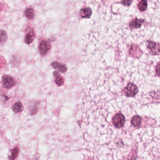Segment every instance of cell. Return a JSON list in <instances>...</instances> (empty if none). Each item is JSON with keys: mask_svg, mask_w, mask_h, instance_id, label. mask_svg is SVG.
Segmentation results:
<instances>
[{"mask_svg": "<svg viewBox=\"0 0 160 160\" xmlns=\"http://www.w3.org/2000/svg\"><path fill=\"white\" fill-rule=\"evenodd\" d=\"M25 15L27 18L30 19H33L34 16V11L33 9L28 8L25 11Z\"/></svg>", "mask_w": 160, "mask_h": 160, "instance_id": "cell-12", "label": "cell"}, {"mask_svg": "<svg viewBox=\"0 0 160 160\" xmlns=\"http://www.w3.org/2000/svg\"><path fill=\"white\" fill-rule=\"evenodd\" d=\"M147 3L146 1H141L139 2L138 5V8L141 11H145L147 9Z\"/></svg>", "mask_w": 160, "mask_h": 160, "instance_id": "cell-14", "label": "cell"}, {"mask_svg": "<svg viewBox=\"0 0 160 160\" xmlns=\"http://www.w3.org/2000/svg\"><path fill=\"white\" fill-rule=\"evenodd\" d=\"M3 86L7 89H9L16 84V80L9 75H4L2 78Z\"/></svg>", "mask_w": 160, "mask_h": 160, "instance_id": "cell-4", "label": "cell"}, {"mask_svg": "<svg viewBox=\"0 0 160 160\" xmlns=\"http://www.w3.org/2000/svg\"><path fill=\"white\" fill-rule=\"evenodd\" d=\"M35 38V33L34 30L32 28H30L28 32L25 35V42L26 44H29L34 41Z\"/></svg>", "mask_w": 160, "mask_h": 160, "instance_id": "cell-7", "label": "cell"}, {"mask_svg": "<svg viewBox=\"0 0 160 160\" xmlns=\"http://www.w3.org/2000/svg\"><path fill=\"white\" fill-rule=\"evenodd\" d=\"M51 64L54 69H57L61 73H64L67 70V67L65 64H62L56 61L53 62Z\"/></svg>", "mask_w": 160, "mask_h": 160, "instance_id": "cell-9", "label": "cell"}, {"mask_svg": "<svg viewBox=\"0 0 160 160\" xmlns=\"http://www.w3.org/2000/svg\"><path fill=\"white\" fill-rule=\"evenodd\" d=\"M56 79H55V82L56 83V85L59 86H63L64 84V80L63 77H61L60 75L56 76V77H55Z\"/></svg>", "mask_w": 160, "mask_h": 160, "instance_id": "cell-15", "label": "cell"}, {"mask_svg": "<svg viewBox=\"0 0 160 160\" xmlns=\"http://www.w3.org/2000/svg\"><path fill=\"white\" fill-rule=\"evenodd\" d=\"M132 125H133L134 127H137L140 125L141 122V117L140 116H135L133 117L131 120Z\"/></svg>", "mask_w": 160, "mask_h": 160, "instance_id": "cell-11", "label": "cell"}, {"mask_svg": "<svg viewBox=\"0 0 160 160\" xmlns=\"http://www.w3.org/2000/svg\"><path fill=\"white\" fill-rule=\"evenodd\" d=\"M137 86L133 83H129L123 91L124 94L127 97H134L138 92Z\"/></svg>", "mask_w": 160, "mask_h": 160, "instance_id": "cell-2", "label": "cell"}, {"mask_svg": "<svg viewBox=\"0 0 160 160\" xmlns=\"http://www.w3.org/2000/svg\"><path fill=\"white\" fill-rule=\"evenodd\" d=\"M51 43L48 40H42L40 42L39 45V50L42 56H45L47 53L51 50Z\"/></svg>", "mask_w": 160, "mask_h": 160, "instance_id": "cell-5", "label": "cell"}, {"mask_svg": "<svg viewBox=\"0 0 160 160\" xmlns=\"http://www.w3.org/2000/svg\"><path fill=\"white\" fill-rule=\"evenodd\" d=\"M12 109H13L14 112L17 113L21 112L23 110V104L20 102L15 103L13 105Z\"/></svg>", "mask_w": 160, "mask_h": 160, "instance_id": "cell-13", "label": "cell"}, {"mask_svg": "<svg viewBox=\"0 0 160 160\" xmlns=\"http://www.w3.org/2000/svg\"><path fill=\"white\" fill-rule=\"evenodd\" d=\"M156 74L158 76L160 77V62L158 63L156 67Z\"/></svg>", "mask_w": 160, "mask_h": 160, "instance_id": "cell-18", "label": "cell"}, {"mask_svg": "<svg viewBox=\"0 0 160 160\" xmlns=\"http://www.w3.org/2000/svg\"><path fill=\"white\" fill-rule=\"evenodd\" d=\"M92 11L90 8H84L81 9V16L83 18H89L91 16Z\"/></svg>", "mask_w": 160, "mask_h": 160, "instance_id": "cell-10", "label": "cell"}, {"mask_svg": "<svg viewBox=\"0 0 160 160\" xmlns=\"http://www.w3.org/2000/svg\"><path fill=\"white\" fill-rule=\"evenodd\" d=\"M132 2H133V1H123L122 3L123 4H124V5L129 6L131 4Z\"/></svg>", "mask_w": 160, "mask_h": 160, "instance_id": "cell-19", "label": "cell"}, {"mask_svg": "<svg viewBox=\"0 0 160 160\" xmlns=\"http://www.w3.org/2000/svg\"><path fill=\"white\" fill-rule=\"evenodd\" d=\"M128 53L129 56L133 57L139 58L142 54V51L139 47L135 44H132L129 48Z\"/></svg>", "mask_w": 160, "mask_h": 160, "instance_id": "cell-6", "label": "cell"}, {"mask_svg": "<svg viewBox=\"0 0 160 160\" xmlns=\"http://www.w3.org/2000/svg\"><path fill=\"white\" fill-rule=\"evenodd\" d=\"M7 39V35L6 33L3 30H1V44L6 42Z\"/></svg>", "mask_w": 160, "mask_h": 160, "instance_id": "cell-17", "label": "cell"}, {"mask_svg": "<svg viewBox=\"0 0 160 160\" xmlns=\"http://www.w3.org/2000/svg\"><path fill=\"white\" fill-rule=\"evenodd\" d=\"M144 20L135 18L132 20L129 23V25L133 29H138L141 27L142 23L144 22Z\"/></svg>", "mask_w": 160, "mask_h": 160, "instance_id": "cell-8", "label": "cell"}, {"mask_svg": "<svg viewBox=\"0 0 160 160\" xmlns=\"http://www.w3.org/2000/svg\"><path fill=\"white\" fill-rule=\"evenodd\" d=\"M147 47L148 51L151 55L159 56L160 55V44L151 40H147Z\"/></svg>", "mask_w": 160, "mask_h": 160, "instance_id": "cell-1", "label": "cell"}, {"mask_svg": "<svg viewBox=\"0 0 160 160\" xmlns=\"http://www.w3.org/2000/svg\"><path fill=\"white\" fill-rule=\"evenodd\" d=\"M11 152V157H9V160H15V159H16V158L17 157V155H18V149L17 147H16L14 149L12 150Z\"/></svg>", "mask_w": 160, "mask_h": 160, "instance_id": "cell-16", "label": "cell"}, {"mask_svg": "<svg viewBox=\"0 0 160 160\" xmlns=\"http://www.w3.org/2000/svg\"><path fill=\"white\" fill-rule=\"evenodd\" d=\"M112 121L115 127L117 128L122 127L125 124V117L122 114H116L113 118Z\"/></svg>", "mask_w": 160, "mask_h": 160, "instance_id": "cell-3", "label": "cell"}]
</instances>
